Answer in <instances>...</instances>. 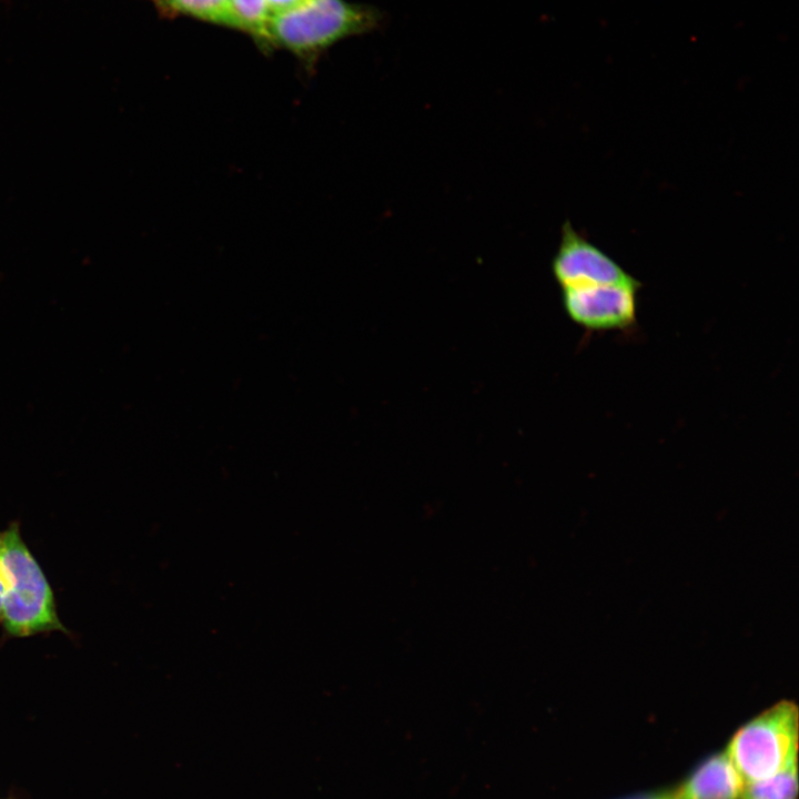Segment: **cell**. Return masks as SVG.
I'll return each mask as SVG.
<instances>
[{"label":"cell","mask_w":799,"mask_h":799,"mask_svg":"<svg viewBox=\"0 0 799 799\" xmlns=\"http://www.w3.org/2000/svg\"><path fill=\"white\" fill-rule=\"evenodd\" d=\"M381 20L382 13L370 6L345 0H305L271 16L266 44L310 55L345 38L367 33Z\"/></svg>","instance_id":"2"},{"label":"cell","mask_w":799,"mask_h":799,"mask_svg":"<svg viewBox=\"0 0 799 799\" xmlns=\"http://www.w3.org/2000/svg\"><path fill=\"white\" fill-rule=\"evenodd\" d=\"M744 783L724 750L705 759L674 789L676 799H740Z\"/></svg>","instance_id":"6"},{"label":"cell","mask_w":799,"mask_h":799,"mask_svg":"<svg viewBox=\"0 0 799 799\" xmlns=\"http://www.w3.org/2000/svg\"><path fill=\"white\" fill-rule=\"evenodd\" d=\"M271 13H279L292 9L305 0H265Z\"/></svg>","instance_id":"10"},{"label":"cell","mask_w":799,"mask_h":799,"mask_svg":"<svg viewBox=\"0 0 799 799\" xmlns=\"http://www.w3.org/2000/svg\"><path fill=\"white\" fill-rule=\"evenodd\" d=\"M798 707L781 700L742 725L725 751L746 781L769 778L798 761Z\"/></svg>","instance_id":"3"},{"label":"cell","mask_w":799,"mask_h":799,"mask_svg":"<svg viewBox=\"0 0 799 799\" xmlns=\"http://www.w3.org/2000/svg\"><path fill=\"white\" fill-rule=\"evenodd\" d=\"M3 594H4V584H3V575H2V567H1V534H0V623H1V617H2Z\"/></svg>","instance_id":"12"},{"label":"cell","mask_w":799,"mask_h":799,"mask_svg":"<svg viewBox=\"0 0 799 799\" xmlns=\"http://www.w3.org/2000/svg\"><path fill=\"white\" fill-rule=\"evenodd\" d=\"M0 799H26V797L19 790L10 789L4 798Z\"/></svg>","instance_id":"13"},{"label":"cell","mask_w":799,"mask_h":799,"mask_svg":"<svg viewBox=\"0 0 799 799\" xmlns=\"http://www.w3.org/2000/svg\"><path fill=\"white\" fill-rule=\"evenodd\" d=\"M0 534L4 633L18 638L51 631L70 635L58 616L51 585L24 543L19 523H11Z\"/></svg>","instance_id":"1"},{"label":"cell","mask_w":799,"mask_h":799,"mask_svg":"<svg viewBox=\"0 0 799 799\" xmlns=\"http://www.w3.org/2000/svg\"><path fill=\"white\" fill-rule=\"evenodd\" d=\"M552 272L562 290L637 281L611 256L576 231L569 221L562 226Z\"/></svg>","instance_id":"5"},{"label":"cell","mask_w":799,"mask_h":799,"mask_svg":"<svg viewBox=\"0 0 799 799\" xmlns=\"http://www.w3.org/2000/svg\"><path fill=\"white\" fill-rule=\"evenodd\" d=\"M798 761L776 775L744 783L740 799H797Z\"/></svg>","instance_id":"7"},{"label":"cell","mask_w":799,"mask_h":799,"mask_svg":"<svg viewBox=\"0 0 799 799\" xmlns=\"http://www.w3.org/2000/svg\"><path fill=\"white\" fill-rule=\"evenodd\" d=\"M641 283L604 284L562 290L568 317L590 331L631 327L637 320V295Z\"/></svg>","instance_id":"4"},{"label":"cell","mask_w":799,"mask_h":799,"mask_svg":"<svg viewBox=\"0 0 799 799\" xmlns=\"http://www.w3.org/2000/svg\"><path fill=\"white\" fill-rule=\"evenodd\" d=\"M234 28L245 31L259 42H267L272 16L265 0H230Z\"/></svg>","instance_id":"9"},{"label":"cell","mask_w":799,"mask_h":799,"mask_svg":"<svg viewBox=\"0 0 799 799\" xmlns=\"http://www.w3.org/2000/svg\"><path fill=\"white\" fill-rule=\"evenodd\" d=\"M627 799H676L675 789H664L637 795Z\"/></svg>","instance_id":"11"},{"label":"cell","mask_w":799,"mask_h":799,"mask_svg":"<svg viewBox=\"0 0 799 799\" xmlns=\"http://www.w3.org/2000/svg\"><path fill=\"white\" fill-rule=\"evenodd\" d=\"M168 12L234 28L230 0H153Z\"/></svg>","instance_id":"8"}]
</instances>
